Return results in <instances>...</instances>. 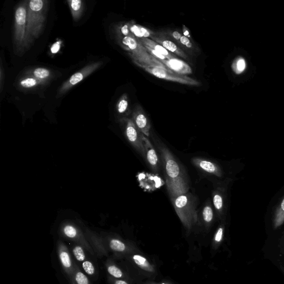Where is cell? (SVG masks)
<instances>
[{"mask_svg":"<svg viewBox=\"0 0 284 284\" xmlns=\"http://www.w3.org/2000/svg\"><path fill=\"white\" fill-rule=\"evenodd\" d=\"M107 248H109L116 253H122L127 250V247H126L125 244L117 239H110L108 242Z\"/></svg>","mask_w":284,"mask_h":284,"instance_id":"e0dca14e","label":"cell"},{"mask_svg":"<svg viewBox=\"0 0 284 284\" xmlns=\"http://www.w3.org/2000/svg\"><path fill=\"white\" fill-rule=\"evenodd\" d=\"M214 205L218 210L222 209L223 206V200L222 197L220 195H216L214 197Z\"/></svg>","mask_w":284,"mask_h":284,"instance_id":"1f68e13d","label":"cell"},{"mask_svg":"<svg viewBox=\"0 0 284 284\" xmlns=\"http://www.w3.org/2000/svg\"><path fill=\"white\" fill-rule=\"evenodd\" d=\"M184 35L185 36L189 37V33L188 30L186 29L185 27H184Z\"/></svg>","mask_w":284,"mask_h":284,"instance_id":"f35d334b","label":"cell"},{"mask_svg":"<svg viewBox=\"0 0 284 284\" xmlns=\"http://www.w3.org/2000/svg\"><path fill=\"white\" fill-rule=\"evenodd\" d=\"M188 199L185 195H181L175 201V204L176 207L182 208L185 207L187 204Z\"/></svg>","mask_w":284,"mask_h":284,"instance_id":"4dcf8cb0","label":"cell"},{"mask_svg":"<svg viewBox=\"0 0 284 284\" xmlns=\"http://www.w3.org/2000/svg\"><path fill=\"white\" fill-rule=\"evenodd\" d=\"M167 173L171 178L177 177L180 173V169L178 164L173 160H169L166 164Z\"/></svg>","mask_w":284,"mask_h":284,"instance_id":"ffe728a7","label":"cell"},{"mask_svg":"<svg viewBox=\"0 0 284 284\" xmlns=\"http://www.w3.org/2000/svg\"><path fill=\"white\" fill-rule=\"evenodd\" d=\"M86 238L92 248L94 254L98 257L108 255L107 246L104 240L88 231Z\"/></svg>","mask_w":284,"mask_h":284,"instance_id":"ba28073f","label":"cell"},{"mask_svg":"<svg viewBox=\"0 0 284 284\" xmlns=\"http://www.w3.org/2000/svg\"><path fill=\"white\" fill-rule=\"evenodd\" d=\"M284 224V195L275 206L273 211V225L275 230Z\"/></svg>","mask_w":284,"mask_h":284,"instance_id":"8fae6325","label":"cell"},{"mask_svg":"<svg viewBox=\"0 0 284 284\" xmlns=\"http://www.w3.org/2000/svg\"><path fill=\"white\" fill-rule=\"evenodd\" d=\"M180 42L184 44V45L186 46L188 48H191L192 47V44L189 40L187 37L185 36H182L180 40Z\"/></svg>","mask_w":284,"mask_h":284,"instance_id":"d6a6232c","label":"cell"},{"mask_svg":"<svg viewBox=\"0 0 284 284\" xmlns=\"http://www.w3.org/2000/svg\"><path fill=\"white\" fill-rule=\"evenodd\" d=\"M133 260L138 266L143 269L152 271L153 267L150 266L146 258L141 255H135L133 256Z\"/></svg>","mask_w":284,"mask_h":284,"instance_id":"7402d4cb","label":"cell"},{"mask_svg":"<svg viewBox=\"0 0 284 284\" xmlns=\"http://www.w3.org/2000/svg\"><path fill=\"white\" fill-rule=\"evenodd\" d=\"M137 39L140 40V42L143 44V46H148L153 49L158 53H159L164 56H165L168 60H171L176 58L173 55L170 54V53L165 47L160 45L159 43L148 39V38L143 37L141 38V39H138L137 38Z\"/></svg>","mask_w":284,"mask_h":284,"instance_id":"7c38bea8","label":"cell"},{"mask_svg":"<svg viewBox=\"0 0 284 284\" xmlns=\"http://www.w3.org/2000/svg\"><path fill=\"white\" fill-rule=\"evenodd\" d=\"M45 80H40L35 78H29L22 80L20 85L25 88H32L43 83Z\"/></svg>","mask_w":284,"mask_h":284,"instance_id":"603a6c76","label":"cell"},{"mask_svg":"<svg viewBox=\"0 0 284 284\" xmlns=\"http://www.w3.org/2000/svg\"><path fill=\"white\" fill-rule=\"evenodd\" d=\"M85 272L88 275L93 276L96 274V268L92 262L89 260H86L82 263Z\"/></svg>","mask_w":284,"mask_h":284,"instance_id":"d4e9b609","label":"cell"},{"mask_svg":"<svg viewBox=\"0 0 284 284\" xmlns=\"http://www.w3.org/2000/svg\"><path fill=\"white\" fill-rule=\"evenodd\" d=\"M144 46L146 47L148 53L151 56H153L154 58H156V59L159 60L160 62H162L163 61H165L168 60L165 56H164L163 55L160 54L159 53H158L157 51H156V50H154L153 49L151 48L148 46Z\"/></svg>","mask_w":284,"mask_h":284,"instance_id":"f1b7e54d","label":"cell"},{"mask_svg":"<svg viewBox=\"0 0 284 284\" xmlns=\"http://www.w3.org/2000/svg\"><path fill=\"white\" fill-rule=\"evenodd\" d=\"M280 268L284 274V265H280Z\"/></svg>","mask_w":284,"mask_h":284,"instance_id":"ab89813d","label":"cell"},{"mask_svg":"<svg viewBox=\"0 0 284 284\" xmlns=\"http://www.w3.org/2000/svg\"><path fill=\"white\" fill-rule=\"evenodd\" d=\"M122 43L126 48L133 54L134 58L140 63L141 66L162 67L170 73H173L161 62L151 56L146 47L141 45L140 41H138L134 37L125 36L122 39Z\"/></svg>","mask_w":284,"mask_h":284,"instance_id":"7a4b0ae2","label":"cell"},{"mask_svg":"<svg viewBox=\"0 0 284 284\" xmlns=\"http://www.w3.org/2000/svg\"><path fill=\"white\" fill-rule=\"evenodd\" d=\"M134 119L137 127L143 134L149 135L150 125L146 116L144 114L141 107H138L134 113Z\"/></svg>","mask_w":284,"mask_h":284,"instance_id":"30bf717a","label":"cell"},{"mask_svg":"<svg viewBox=\"0 0 284 284\" xmlns=\"http://www.w3.org/2000/svg\"><path fill=\"white\" fill-rule=\"evenodd\" d=\"M71 284H91L88 277L82 271L77 264H75L74 272Z\"/></svg>","mask_w":284,"mask_h":284,"instance_id":"9a60e30c","label":"cell"},{"mask_svg":"<svg viewBox=\"0 0 284 284\" xmlns=\"http://www.w3.org/2000/svg\"><path fill=\"white\" fill-rule=\"evenodd\" d=\"M48 3L44 0L27 2V33L25 48L40 35L45 24Z\"/></svg>","mask_w":284,"mask_h":284,"instance_id":"6da1fadb","label":"cell"},{"mask_svg":"<svg viewBox=\"0 0 284 284\" xmlns=\"http://www.w3.org/2000/svg\"><path fill=\"white\" fill-rule=\"evenodd\" d=\"M62 233L66 238L83 246L86 251L92 255H95L86 236L82 235V233L75 226L72 225H66L63 228Z\"/></svg>","mask_w":284,"mask_h":284,"instance_id":"52a82bcc","label":"cell"},{"mask_svg":"<svg viewBox=\"0 0 284 284\" xmlns=\"http://www.w3.org/2000/svg\"><path fill=\"white\" fill-rule=\"evenodd\" d=\"M60 47L61 42L60 41L57 42L55 43L51 48H50V51H51L53 54L58 53L60 49Z\"/></svg>","mask_w":284,"mask_h":284,"instance_id":"836d02e7","label":"cell"},{"mask_svg":"<svg viewBox=\"0 0 284 284\" xmlns=\"http://www.w3.org/2000/svg\"><path fill=\"white\" fill-rule=\"evenodd\" d=\"M162 64L167 66V68L171 69L173 71L181 74H190L192 73V68L186 62L178 60L173 59L167 60L162 62Z\"/></svg>","mask_w":284,"mask_h":284,"instance_id":"9c48e42d","label":"cell"},{"mask_svg":"<svg viewBox=\"0 0 284 284\" xmlns=\"http://www.w3.org/2000/svg\"><path fill=\"white\" fill-rule=\"evenodd\" d=\"M86 250L83 246L76 244L72 248V254L75 260L80 263H83L87 260L86 251Z\"/></svg>","mask_w":284,"mask_h":284,"instance_id":"ac0fdd59","label":"cell"},{"mask_svg":"<svg viewBox=\"0 0 284 284\" xmlns=\"http://www.w3.org/2000/svg\"><path fill=\"white\" fill-rule=\"evenodd\" d=\"M122 34L125 36H132L130 34V30L128 24H126L121 29Z\"/></svg>","mask_w":284,"mask_h":284,"instance_id":"8d00e7d4","label":"cell"},{"mask_svg":"<svg viewBox=\"0 0 284 284\" xmlns=\"http://www.w3.org/2000/svg\"><path fill=\"white\" fill-rule=\"evenodd\" d=\"M57 250L61 267L71 282L74 272L75 264L72 261L70 252L67 245L61 241L58 243Z\"/></svg>","mask_w":284,"mask_h":284,"instance_id":"8992f818","label":"cell"},{"mask_svg":"<svg viewBox=\"0 0 284 284\" xmlns=\"http://www.w3.org/2000/svg\"><path fill=\"white\" fill-rule=\"evenodd\" d=\"M27 33V2L19 5L15 16V42L17 48H25Z\"/></svg>","mask_w":284,"mask_h":284,"instance_id":"3957f363","label":"cell"},{"mask_svg":"<svg viewBox=\"0 0 284 284\" xmlns=\"http://www.w3.org/2000/svg\"><path fill=\"white\" fill-rule=\"evenodd\" d=\"M173 37L176 40H180L182 37V35L178 32V31H174L172 34Z\"/></svg>","mask_w":284,"mask_h":284,"instance_id":"74e56055","label":"cell"},{"mask_svg":"<svg viewBox=\"0 0 284 284\" xmlns=\"http://www.w3.org/2000/svg\"><path fill=\"white\" fill-rule=\"evenodd\" d=\"M102 64V62L92 63V64L88 65L83 69H82L79 72L73 74L70 79L63 84L60 89L59 94H64L69 90H70L72 87L80 83V82L87 78L88 75L96 71Z\"/></svg>","mask_w":284,"mask_h":284,"instance_id":"5b68a950","label":"cell"},{"mask_svg":"<svg viewBox=\"0 0 284 284\" xmlns=\"http://www.w3.org/2000/svg\"><path fill=\"white\" fill-rule=\"evenodd\" d=\"M246 65L245 60L243 58L236 59L232 65L233 70L236 73H241L244 71Z\"/></svg>","mask_w":284,"mask_h":284,"instance_id":"484cf974","label":"cell"},{"mask_svg":"<svg viewBox=\"0 0 284 284\" xmlns=\"http://www.w3.org/2000/svg\"><path fill=\"white\" fill-rule=\"evenodd\" d=\"M126 134L128 138V140L132 143H139L138 140V132L135 125L132 121H129L127 125V129H126Z\"/></svg>","mask_w":284,"mask_h":284,"instance_id":"44dd1931","label":"cell"},{"mask_svg":"<svg viewBox=\"0 0 284 284\" xmlns=\"http://www.w3.org/2000/svg\"><path fill=\"white\" fill-rule=\"evenodd\" d=\"M145 70L154 75L155 77L182 84L192 86H199L198 81L190 78L180 74H174L166 70V69L159 67H143Z\"/></svg>","mask_w":284,"mask_h":284,"instance_id":"277c9868","label":"cell"},{"mask_svg":"<svg viewBox=\"0 0 284 284\" xmlns=\"http://www.w3.org/2000/svg\"><path fill=\"white\" fill-rule=\"evenodd\" d=\"M142 140L145 142V147L147 150V160L151 165L156 166L158 162V157L156 151L147 139L142 136Z\"/></svg>","mask_w":284,"mask_h":284,"instance_id":"2e32d148","label":"cell"},{"mask_svg":"<svg viewBox=\"0 0 284 284\" xmlns=\"http://www.w3.org/2000/svg\"><path fill=\"white\" fill-rule=\"evenodd\" d=\"M223 235V228H220L217 233L215 237V241L217 243H220L222 241Z\"/></svg>","mask_w":284,"mask_h":284,"instance_id":"e575fe53","label":"cell"},{"mask_svg":"<svg viewBox=\"0 0 284 284\" xmlns=\"http://www.w3.org/2000/svg\"><path fill=\"white\" fill-rule=\"evenodd\" d=\"M213 216V214L212 208L210 206H206L203 211V217L205 222H211Z\"/></svg>","mask_w":284,"mask_h":284,"instance_id":"f546056e","label":"cell"},{"mask_svg":"<svg viewBox=\"0 0 284 284\" xmlns=\"http://www.w3.org/2000/svg\"><path fill=\"white\" fill-rule=\"evenodd\" d=\"M200 167L209 173H219L218 169L215 165L210 162L201 161L199 163Z\"/></svg>","mask_w":284,"mask_h":284,"instance_id":"4316f807","label":"cell"},{"mask_svg":"<svg viewBox=\"0 0 284 284\" xmlns=\"http://www.w3.org/2000/svg\"><path fill=\"white\" fill-rule=\"evenodd\" d=\"M111 262L110 261L106 262V268L107 272L114 278L117 279L122 278L124 276L122 271Z\"/></svg>","mask_w":284,"mask_h":284,"instance_id":"d6986e66","label":"cell"},{"mask_svg":"<svg viewBox=\"0 0 284 284\" xmlns=\"http://www.w3.org/2000/svg\"><path fill=\"white\" fill-rule=\"evenodd\" d=\"M48 69L43 68H37L33 72L34 77L40 80H45L50 76Z\"/></svg>","mask_w":284,"mask_h":284,"instance_id":"cb8c5ba5","label":"cell"},{"mask_svg":"<svg viewBox=\"0 0 284 284\" xmlns=\"http://www.w3.org/2000/svg\"><path fill=\"white\" fill-rule=\"evenodd\" d=\"M163 284H165V283H163Z\"/></svg>","mask_w":284,"mask_h":284,"instance_id":"b9f144b4","label":"cell"},{"mask_svg":"<svg viewBox=\"0 0 284 284\" xmlns=\"http://www.w3.org/2000/svg\"><path fill=\"white\" fill-rule=\"evenodd\" d=\"M109 279L111 284H128L124 280L117 279L112 276L109 277Z\"/></svg>","mask_w":284,"mask_h":284,"instance_id":"d590c367","label":"cell"},{"mask_svg":"<svg viewBox=\"0 0 284 284\" xmlns=\"http://www.w3.org/2000/svg\"><path fill=\"white\" fill-rule=\"evenodd\" d=\"M70 8L74 21L79 20L84 10L83 2L81 0H69L67 2Z\"/></svg>","mask_w":284,"mask_h":284,"instance_id":"5bb4252c","label":"cell"},{"mask_svg":"<svg viewBox=\"0 0 284 284\" xmlns=\"http://www.w3.org/2000/svg\"><path fill=\"white\" fill-rule=\"evenodd\" d=\"M283 253H284V248H283Z\"/></svg>","mask_w":284,"mask_h":284,"instance_id":"60d3db41","label":"cell"},{"mask_svg":"<svg viewBox=\"0 0 284 284\" xmlns=\"http://www.w3.org/2000/svg\"><path fill=\"white\" fill-rule=\"evenodd\" d=\"M154 39L158 43H159L160 45L165 47L170 53L177 54L182 57V58L186 59L187 56L185 53L172 41L159 39V38H154Z\"/></svg>","mask_w":284,"mask_h":284,"instance_id":"4fadbf2b","label":"cell"},{"mask_svg":"<svg viewBox=\"0 0 284 284\" xmlns=\"http://www.w3.org/2000/svg\"><path fill=\"white\" fill-rule=\"evenodd\" d=\"M128 106V98L127 94H124V95L119 100L117 109L120 113H124L127 110Z\"/></svg>","mask_w":284,"mask_h":284,"instance_id":"83f0119b","label":"cell"}]
</instances>
